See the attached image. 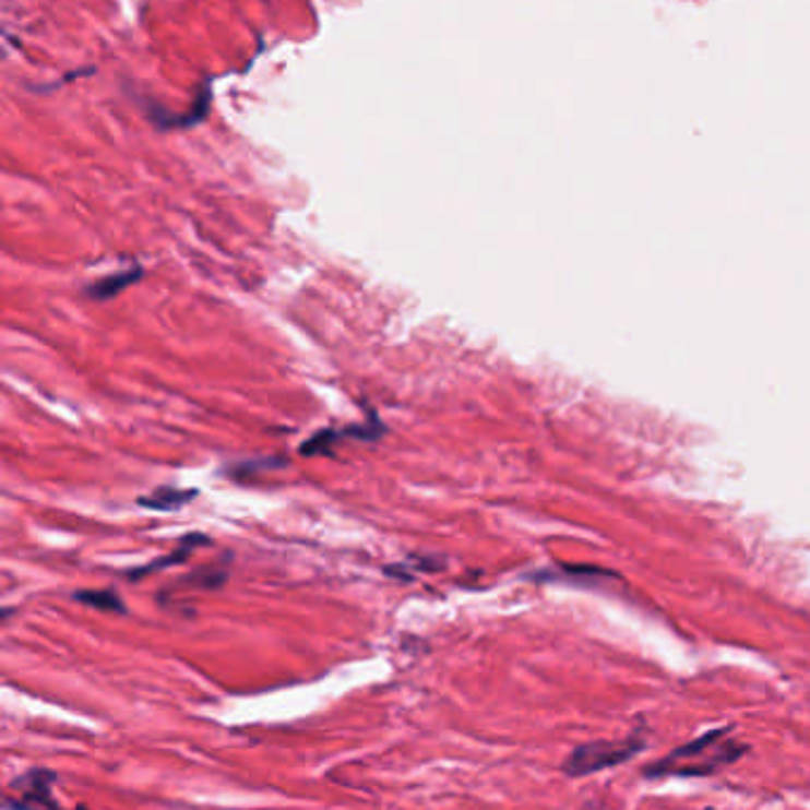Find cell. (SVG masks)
Instances as JSON below:
<instances>
[{"mask_svg": "<svg viewBox=\"0 0 810 810\" xmlns=\"http://www.w3.org/2000/svg\"><path fill=\"white\" fill-rule=\"evenodd\" d=\"M749 745L732 735V725L706 730L704 735L668 751L662 761L647 763L642 775L656 777H714L723 767L745 759Z\"/></svg>", "mask_w": 810, "mask_h": 810, "instance_id": "1", "label": "cell"}, {"mask_svg": "<svg viewBox=\"0 0 810 810\" xmlns=\"http://www.w3.org/2000/svg\"><path fill=\"white\" fill-rule=\"evenodd\" d=\"M190 498H194V491H178V488L162 486V488H157L155 493L143 496L138 502H141L143 508H150V510L169 512V510H178V508L188 505Z\"/></svg>", "mask_w": 810, "mask_h": 810, "instance_id": "5", "label": "cell"}, {"mask_svg": "<svg viewBox=\"0 0 810 810\" xmlns=\"http://www.w3.org/2000/svg\"><path fill=\"white\" fill-rule=\"evenodd\" d=\"M645 749L647 739L642 732H633L626 739H617V742H611V739H597V742L571 749V753L562 763V773L569 777H585L599 771H609V767L628 763Z\"/></svg>", "mask_w": 810, "mask_h": 810, "instance_id": "2", "label": "cell"}, {"mask_svg": "<svg viewBox=\"0 0 810 810\" xmlns=\"http://www.w3.org/2000/svg\"><path fill=\"white\" fill-rule=\"evenodd\" d=\"M200 543H204L202 536H190V538H186V540H183V546H180V550H176L174 555L166 557V560H159V562H155V564H147V567H143V569L131 571V579H143L145 574H150V571H157V569H164V567H171V564L183 562L186 557L190 555V550H192L194 546H200Z\"/></svg>", "mask_w": 810, "mask_h": 810, "instance_id": "7", "label": "cell"}, {"mask_svg": "<svg viewBox=\"0 0 810 810\" xmlns=\"http://www.w3.org/2000/svg\"><path fill=\"white\" fill-rule=\"evenodd\" d=\"M706 810H714V808H706Z\"/></svg>", "mask_w": 810, "mask_h": 810, "instance_id": "9", "label": "cell"}, {"mask_svg": "<svg viewBox=\"0 0 810 810\" xmlns=\"http://www.w3.org/2000/svg\"><path fill=\"white\" fill-rule=\"evenodd\" d=\"M74 599L81 605L93 607L97 611L107 614H126V605L115 591H79L74 593Z\"/></svg>", "mask_w": 810, "mask_h": 810, "instance_id": "6", "label": "cell"}, {"mask_svg": "<svg viewBox=\"0 0 810 810\" xmlns=\"http://www.w3.org/2000/svg\"><path fill=\"white\" fill-rule=\"evenodd\" d=\"M58 782V773L48 767H32L22 777L12 782L10 799H0V808L8 810H67L52 799V785ZM86 810V808H79Z\"/></svg>", "mask_w": 810, "mask_h": 810, "instance_id": "3", "label": "cell"}, {"mask_svg": "<svg viewBox=\"0 0 810 810\" xmlns=\"http://www.w3.org/2000/svg\"><path fill=\"white\" fill-rule=\"evenodd\" d=\"M141 275H143L141 269H129V271H119V273L105 275V277H100V281H95V283H91L86 287V295L93 297V299H97V301L119 297L126 287H131V285H135L138 281H141Z\"/></svg>", "mask_w": 810, "mask_h": 810, "instance_id": "4", "label": "cell"}, {"mask_svg": "<svg viewBox=\"0 0 810 810\" xmlns=\"http://www.w3.org/2000/svg\"><path fill=\"white\" fill-rule=\"evenodd\" d=\"M12 614H15V609H10V607H0V621H5V619H10L12 617Z\"/></svg>", "mask_w": 810, "mask_h": 810, "instance_id": "8", "label": "cell"}]
</instances>
